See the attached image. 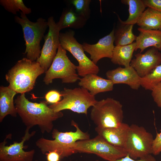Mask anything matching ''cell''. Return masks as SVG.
Instances as JSON below:
<instances>
[{
	"mask_svg": "<svg viewBox=\"0 0 161 161\" xmlns=\"http://www.w3.org/2000/svg\"><path fill=\"white\" fill-rule=\"evenodd\" d=\"M14 103L17 114L26 128L30 129L38 126L43 134L50 133L53 129V122L64 115L61 111L54 112L48 106L46 101L39 103L29 101L25 93L17 96Z\"/></svg>",
	"mask_w": 161,
	"mask_h": 161,
	"instance_id": "6da1fadb",
	"label": "cell"
},
{
	"mask_svg": "<svg viewBox=\"0 0 161 161\" xmlns=\"http://www.w3.org/2000/svg\"><path fill=\"white\" fill-rule=\"evenodd\" d=\"M71 125L76 128L75 131L62 132L53 129L52 135L54 140L40 138L36 141V146L44 154L50 151H56L60 155L61 159L76 153L73 149L76 142L89 139L90 136L87 132L83 131L74 120L71 121Z\"/></svg>",
	"mask_w": 161,
	"mask_h": 161,
	"instance_id": "7a4b0ae2",
	"label": "cell"
},
{
	"mask_svg": "<svg viewBox=\"0 0 161 161\" xmlns=\"http://www.w3.org/2000/svg\"><path fill=\"white\" fill-rule=\"evenodd\" d=\"M45 72L36 61L24 58L18 60L5 76L8 87L17 93H25L32 90L37 78Z\"/></svg>",
	"mask_w": 161,
	"mask_h": 161,
	"instance_id": "3957f363",
	"label": "cell"
},
{
	"mask_svg": "<svg viewBox=\"0 0 161 161\" xmlns=\"http://www.w3.org/2000/svg\"><path fill=\"white\" fill-rule=\"evenodd\" d=\"M14 20L22 28L26 46L24 54L28 59L36 61L41 53V42L48 27L47 21L40 17L36 22H32L21 12L20 17L15 16Z\"/></svg>",
	"mask_w": 161,
	"mask_h": 161,
	"instance_id": "277c9868",
	"label": "cell"
},
{
	"mask_svg": "<svg viewBox=\"0 0 161 161\" xmlns=\"http://www.w3.org/2000/svg\"><path fill=\"white\" fill-rule=\"evenodd\" d=\"M123 117L122 104L111 97L97 101L90 113L91 120L100 128L118 127L123 123Z\"/></svg>",
	"mask_w": 161,
	"mask_h": 161,
	"instance_id": "5b68a950",
	"label": "cell"
},
{
	"mask_svg": "<svg viewBox=\"0 0 161 161\" xmlns=\"http://www.w3.org/2000/svg\"><path fill=\"white\" fill-rule=\"evenodd\" d=\"M61 93L63 99L58 103L49 106L55 112L68 109L87 115L88 109L93 106L97 101L95 96L82 87L73 89L64 88Z\"/></svg>",
	"mask_w": 161,
	"mask_h": 161,
	"instance_id": "8992f818",
	"label": "cell"
},
{
	"mask_svg": "<svg viewBox=\"0 0 161 161\" xmlns=\"http://www.w3.org/2000/svg\"><path fill=\"white\" fill-rule=\"evenodd\" d=\"M73 149L76 153L94 154L108 161H115L127 155L124 148L112 145L98 135L92 139L77 141Z\"/></svg>",
	"mask_w": 161,
	"mask_h": 161,
	"instance_id": "52a82bcc",
	"label": "cell"
},
{
	"mask_svg": "<svg viewBox=\"0 0 161 161\" xmlns=\"http://www.w3.org/2000/svg\"><path fill=\"white\" fill-rule=\"evenodd\" d=\"M77 66L69 60L66 51L60 45L50 67L45 72L43 81L48 85L53 80L59 78L63 83H72L80 80L77 73Z\"/></svg>",
	"mask_w": 161,
	"mask_h": 161,
	"instance_id": "ba28073f",
	"label": "cell"
},
{
	"mask_svg": "<svg viewBox=\"0 0 161 161\" xmlns=\"http://www.w3.org/2000/svg\"><path fill=\"white\" fill-rule=\"evenodd\" d=\"M154 139L143 127L133 124L129 126L124 148L131 158H142L152 154Z\"/></svg>",
	"mask_w": 161,
	"mask_h": 161,
	"instance_id": "9c48e42d",
	"label": "cell"
},
{
	"mask_svg": "<svg viewBox=\"0 0 161 161\" xmlns=\"http://www.w3.org/2000/svg\"><path fill=\"white\" fill-rule=\"evenodd\" d=\"M75 34V32L72 30L60 32V45L69 52L78 61L77 70L79 76L83 77L89 74L97 75L100 71L99 67L86 56L82 44L74 37Z\"/></svg>",
	"mask_w": 161,
	"mask_h": 161,
	"instance_id": "30bf717a",
	"label": "cell"
},
{
	"mask_svg": "<svg viewBox=\"0 0 161 161\" xmlns=\"http://www.w3.org/2000/svg\"><path fill=\"white\" fill-rule=\"evenodd\" d=\"M29 130L26 128L21 142H14L9 146L6 145L7 140L11 139L12 135L9 134L6 136L4 140L0 143V161H32L35 150L25 151L23 149L25 148L24 142L29 140L36 132L33 131L30 133Z\"/></svg>",
	"mask_w": 161,
	"mask_h": 161,
	"instance_id": "8fae6325",
	"label": "cell"
},
{
	"mask_svg": "<svg viewBox=\"0 0 161 161\" xmlns=\"http://www.w3.org/2000/svg\"><path fill=\"white\" fill-rule=\"evenodd\" d=\"M47 21L48 31L44 38V43L41 49L40 55L36 61L45 72L51 65L60 45V31L57 26L54 17H50Z\"/></svg>",
	"mask_w": 161,
	"mask_h": 161,
	"instance_id": "7c38bea8",
	"label": "cell"
},
{
	"mask_svg": "<svg viewBox=\"0 0 161 161\" xmlns=\"http://www.w3.org/2000/svg\"><path fill=\"white\" fill-rule=\"evenodd\" d=\"M156 48L152 47L143 54L135 55L130 66L133 68L139 76L143 77L161 64V53Z\"/></svg>",
	"mask_w": 161,
	"mask_h": 161,
	"instance_id": "4fadbf2b",
	"label": "cell"
},
{
	"mask_svg": "<svg viewBox=\"0 0 161 161\" xmlns=\"http://www.w3.org/2000/svg\"><path fill=\"white\" fill-rule=\"evenodd\" d=\"M114 32V28L109 34L100 39L95 44L84 42L82 44L84 51L90 55L91 60L95 64L103 58H111L115 46Z\"/></svg>",
	"mask_w": 161,
	"mask_h": 161,
	"instance_id": "5bb4252c",
	"label": "cell"
},
{
	"mask_svg": "<svg viewBox=\"0 0 161 161\" xmlns=\"http://www.w3.org/2000/svg\"><path fill=\"white\" fill-rule=\"evenodd\" d=\"M106 75L107 79L111 80L114 84H126L134 90H137L141 86V77L130 66L129 67H118L108 70L106 73Z\"/></svg>",
	"mask_w": 161,
	"mask_h": 161,
	"instance_id": "9a60e30c",
	"label": "cell"
},
{
	"mask_svg": "<svg viewBox=\"0 0 161 161\" xmlns=\"http://www.w3.org/2000/svg\"><path fill=\"white\" fill-rule=\"evenodd\" d=\"M129 126L122 123L117 127L100 128L96 127L97 135L112 145L124 148L127 140Z\"/></svg>",
	"mask_w": 161,
	"mask_h": 161,
	"instance_id": "2e32d148",
	"label": "cell"
},
{
	"mask_svg": "<svg viewBox=\"0 0 161 161\" xmlns=\"http://www.w3.org/2000/svg\"><path fill=\"white\" fill-rule=\"evenodd\" d=\"M78 84L95 96L101 92L112 91L114 83L110 80L104 79L97 75H87L80 79Z\"/></svg>",
	"mask_w": 161,
	"mask_h": 161,
	"instance_id": "e0dca14e",
	"label": "cell"
},
{
	"mask_svg": "<svg viewBox=\"0 0 161 161\" xmlns=\"http://www.w3.org/2000/svg\"><path fill=\"white\" fill-rule=\"evenodd\" d=\"M87 20L84 16L77 13L74 7L68 6L64 9L56 24L60 31L67 28L77 29L83 28Z\"/></svg>",
	"mask_w": 161,
	"mask_h": 161,
	"instance_id": "ac0fdd59",
	"label": "cell"
},
{
	"mask_svg": "<svg viewBox=\"0 0 161 161\" xmlns=\"http://www.w3.org/2000/svg\"><path fill=\"white\" fill-rule=\"evenodd\" d=\"M138 30L140 33L136 40L135 51L140 49L141 53L146 48L151 47L161 51V31L144 30L139 27Z\"/></svg>",
	"mask_w": 161,
	"mask_h": 161,
	"instance_id": "d6986e66",
	"label": "cell"
},
{
	"mask_svg": "<svg viewBox=\"0 0 161 161\" xmlns=\"http://www.w3.org/2000/svg\"><path fill=\"white\" fill-rule=\"evenodd\" d=\"M17 94L8 86L0 87V122L8 115L16 117L17 112L13 98Z\"/></svg>",
	"mask_w": 161,
	"mask_h": 161,
	"instance_id": "ffe728a7",
	"label": "cell"
},
{
	"mask_svg": "<svg viewBox=\"0 0 161 161\" xmlns=\"http://www.w3.org/2000/svg\"><path fill=\"white\" fill-rule=\"evenodd\" d=\"M137 24L143 30L161 31V13L152 8L147 7Z\"/></svg>",
	"mask_w": 161,
	"mask_h": 161,
	"instance_id": "44dd1931",
	"label": "cell"
},
{
	"mask_svg": "<svg viewBox=\"0 0 161 161\" xmlns=\"http://www.w3.org/2000/svg\"><path fill=\"white\" fill-rule=\"evenodd\" d=\"M135 42L125 46H116L114 49L111 61L114 64L124 66H130L134 52L135 50Z\"/></svg>",
	"mask_w": 161,
	"mask_h": 161,
	"instance_id": "7402d4cb",
	"label": "cell"
},
{
	"mask_svg": "<svg viewBox=\"0 0 161 161\" xmlns=\"http://www.w3.org/2000/svg\"><path fill=\"white\" fill-rule=\"evenodd\" d=\"M123 4L129 6V17L126 20L123 21L117 16L120 23L124 24L134 25L137 24L141 16L147 8L143 0H122Z\"/></svg>",
	"mask_w": 161,
	"mask_h": 161,
	"instance_id": "603a6c76",
	"label": "cell"
},
{
	"mask_svg": "<svg viewBox=\"0 0 161 161\" xmlns=\"http://www.w3.org/2000/svg\"><path fill=\"white\" fill-rule=\"evenodd\" d=\"M114 28V44L116 46H125L132 44L136 40L137 36L133 32L134 25L124 24Z\"/></svg>",
	"mask_w": 161,
	"mask_h": 161,
	"instance_id": "cb8c5ba5",
	"label": "cell"
},
{
	"mask_svg": "<svg viewBox=\"0 0 161 161\" xmlns=\"http://www.w3.org/2000/svg\"><path fill=\"white\" fill-rule=\"evenodd\" d=\"M160 82L161 64L157 66L150 73L140 78V85L145 90L151 91Z\"/></svg>",
	"mask_w": 161,
	"mask_h": 161,
	"instance_id": "d4e9b609",
	"label": "cell"
},
{
	"mask_svg": "<svg viewBox=\"0 0 161 161\" xmlns=\"http://www.w3.org/2000/svg\"><path fill=\"white\" fill-rule=\"evenodd\" d=\"M0 4L6 10L14 15L20 11L25 15L32 12L31 9L27 7L22 0H0Z\"/></svg>",
	"mask_w": 161,
	"mask_h": 161,
	"instance_id": "484cf974",
	"label": "cell"
},
{
	"mask_svg": "<svg viewBox=\"0 0 161 161\" xmlns=\"http://www.w3.org/2000/svg\"><path fill=\"white\" fill-rule=\"evenodd\" d=\"M91 1V0H72L70 2L77 13L83 16L88 20L91 14L89 5Z\"/></svg>",
	"mask_w": 161,
	"mask_h": 161,
	"instance_id": "4316f807",
	"label": "cell"
},
{
	"mask_svg": "<svg viewBox=\"0 0 161 161\" xmlns=\"http://www.w3.org/2000/svg\"><path fill=\"white\" fill-rule=\"evenodd\" d=\"M62 97L61 92L56 90H51L45 95V99L48 103L55 104L60 101Z\"/></svg>",
	"mask_w": 161,
	"mask_h": 161,
	"instance_id": "83f0119b",
	"label": "cell"
},
{
	"mask_svg": "<svg viewBox=\"0 0 161 161\" xmlns=\"http://www.w3.org/2000/svg\"><path fill=\"white\" fill-rule=\"evenodd\" d=\"M151 91V95L154 101L161 108V82L155 86Z\"/></svg>",
	"mask_w": 161,
	"mask_h": 161,
	"instance_id": "f1b7e54d",
	"label": "cell"
},
{
	"mask_svg": "<svg viewBox=\"0 0 161 161\" xmlns=\"http://www.w3.org/2000/svg\"><path fill=\"white\" fill-rule=\"evenodd\" d=\"M159 133H157L153 141L152 154L154 155H158L161 152V129Z\"/></svg>",
	"mask_w": 161,
	"mask_h": 161,
	"instance_id": "f546056e",
	"label": "cell"
},
{
	"mask_svg": "<svg viewBox=\"0 0 161 161\" xmlns=\"http://www.w3.org/2000/svg\"><path fill=\"white\" fill-rule=\"evenodd\" d=\"M115 161H156V159L151 154H149L145 157L137 160L131 158L127 154L125 157Z\"/></svg>",
	"mask_w": 161,
	"mask_h": 161,
	"instance_id": "4dcf8cb0",
	"label": "cell"
},
{
	"mask_svg": "<svg viewBox=\"0 0 161 161\" xmlns=\"http://www.w3.org/2000/svg\"><path fill=\"white\" fill-rule=\"evenodd\" d=\"M147 7L152 8L161 13V0H143Z\"/></svg>",
	"mask_w": 161,
	"mask_h": 161,
	"instance_id": "1f68e13d",
	"label": "cell"
},
{
	"mask_svg": "<svg viewBox=\"0 0 161 161\" xmlns=\"http://www.w3.org/2000/svg\"><path fill=\"white\" fill-rule=\"evenodd\" d=\"M47 161H59L61 157L59 154L56 151H51L46 153Z\"/></svg>",
	"mask_w": 161,
	"mask_h": 161,
	"instance_id": "d6a6232c",
	"label": "cell"
},
{
	"mask_svg": "<svg viewBox=\"0 0 161 161\" xmlns=\"http://www.w3.org/2000/svg\"><path fill=\"white\" fill-rule=\"evenodd\" d=\"M95 161H99L98 160H96Z\"/></svg>",
	"mask_w": 161,
	"mask_h": 161,
	"instance_id": "836d02e7",
	"label": "cell"
},
{
	"mask_svg": "<svg viewBox=\"0 0 161 161\" xmlns=\"http://www.w3.org/2000/svg\"><path fill=\"white\" fill-rule=\"evenodd\" d=\"M35 161H38V160H35Z\"/></svg>",
	"mask_w": 161,
	"mask_h": 161,
	"instance_id": "e575fe53",
	"label": "cell"
}]
</instances>
